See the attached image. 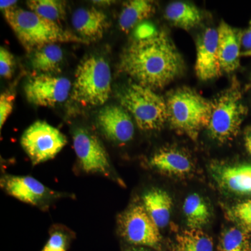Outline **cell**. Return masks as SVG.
<instances>
[{
    "instance_id": "cell-23",
    "label": "cell",
    "mask_w": 251,
    "mask_h": 251,
    "mask_svg": "<svg viewBox=\"0 0 251 251\" xmlns=\"http://www.w3.org/2000/svg\"><path fill=\"white\" fill-rule=\"evenodd\" d=\"M214 242L202 229H188L176 235L173 251H214Z\"/></svg>"
},
{
    "instance_id": "cell-29",
    "label": "cell",
    "mask_w": 251,
    "mask_h": 251,
    "mask_svg": "<svg viewBox=\"0 0 251 251\" xmlns=\"http://www.w3.org/2000/svg\"><path fill=\"white\" fill-rule=\"evenodd\" d=\"M15 95L10 92H5L0 96V128H2L8 117L14 109Z\"/></svg>"
},
{
    "instance_id": "cell-34",
    "label": "cell",
    "mask_w": 251,
    "mask_h": 251,
    "mask_svg": "<svg viewBox=\"0 0 251 251\" xmlns=\"http://www.w3.org/2000/svg\"><path fill=\"white\" fill-rule=\"evenodd\" d=\"M241 57H251V50H245L241 52Z\"/></svg>"
},
{
    "instance_id": "cell-10",
    "label": "cell",
    "mask_w": 251,
    "mask_h": 251,
    "mask_svg": "<svg viewBox=\"0 0 251 251\" xmlns=\"http://www.w3.org/2000/svg\"><path fill=\"white\" fill-rule=\"evenodd\" d=\"M73 140L74 150L84 171L111 176V165L108 153L95 135L80 128L74 133Z\"/></svg>"
},
{
    "instance_id": "cell-14",
    "label": "cell",
    "mask_w": 251,
    "mask_h": 251,
    "mask_svg": "<svg viewBox=\"0 0 251 251\" xmlns=\"http://www.w3.org/2000/svg\"><path fill=\"white\" fill-rule=\"evenodd\" d=\"M211 174L220 187L227 192L239 196L251 195V165L214 164Z\"/></svg>"
},
{
    "instance_id": "cell-17",
    "label": "cell",
    "mask_w": 251,
    "mask_h": 251,
    "mask_svg": "<svg viewBox=\"0 0 251 251\" xmlns=\"http://www.w3.org/2000/svg\"><path fill=\"white\" fill-rule=\"evenodd\" d=\"M72 25L81 36L88 40L101 39L108 27L106 15L96 8L75 10L72 16Z\"/></svg>"
},
{
    "instance_id": "cell-5",
    "label": "cell",
    "mask_w": 251,
    "mask_h": 251,
    "mask_svg": "<svg viewBox=\"0 0 251 251\" xmlns=\"http://www.w3.org/2000/svg\"><path fill=\"white\" fill-rule=\"evenodd\" d=\"M212 103L208 133L211 139L218 143H227L237 136L247 114L239 82L234 80L212 100Z\"/></svg>"
},
{
    "instance_id": "cell-2",
    "label": "cell",
    "mask_w": 251,
    "mask_h": 251,
    "mask_svg": "<svg viewBox=\"0 0 251 251\" xmlns=\"http://www.w3.org/2000/svg\"><path fill=\"white\" fill-rule=\"evenodd\" d=\"M4 16L20 43L27 52H34L44 46L56 43L87 41L63 29L58 23L41 17L29 10L14 6L5 10Z\"/></svg>"
},
{
    "instance_id": "cell-13",
    "label": "cell",
    "mask_w": 251,
    "mask_h": 251,
    "mask_svg": "<svg viewBox=\"0 0 251 251\" xmlns=\"http://www.w3.org/2000/svg\"><path fill=\"white\" fill-rule=\"evenodd\" d=\"M1 186L10 196L31 205H39L53 195L42 183L29 176H5Z\"/></svg>"
},
{
    "instance_id": "cell-7",
    "label": "cell",
    "mask_w": 251,
    "mask_h": 251,
    "mask_svg": "<svg viewBox=\"0 0 251 251\" xmlns=\"http://www.w3.org/2000/svg\"><path fill=\"white\" fill-rule=\"evenodd\" d=\"M21 143L33 166H36L57 156L67 145V139L47 122L37 121L25 130Z\"/></svg>"
},
{
    "instance_id": "cell-16",
    "label": "cell",
    "mask_w": 251,
    "mask_h": 251,
    "mask_svg": "<svg viewBox=\"0 0 251 251\" xmlns=\"http://www.w3.org/2000/svg\"><path fill=\"white\" fill-rule=\"evenodd\" d=\"M153 169L168 176H186L192 172L193 162L184 151L176 148H163L158 150L150 160Z\"/></svg>"
},
{
    "instance_id": "cell-32",
    "label": "cell",
    "mask_w": 251,
    "mask_h": 251,
    "mask_svg": "<svg viewBox=\"0 0 251 251\" xmlns=\"http://www.w3.org/2000/svg\"><path fill=\"white\" fill-rule=\"evenodd\" d=\"M17 1H14V0H6V1H3L1 0L0 1V9L3 10V11L5 10L11 9V8L14 7L15 5L17 4Z\"/></svg>"
},
{
    "instance_id": "cell-21",
    "label": "cell",
    "mask_w": 251,
    "mask_h": 251,
    "mask_svg": "<svg viewBox=\"0 0 251 251\" xmlns=\"http://www.w3.org/2000/svg\"><path fill=\"white\" fill-rule=\"evenodd\" d=\"M63 57L60 46L49 44L34 51L31 58V67L41 74H59L62 69Z\"/></svg>"
},
{
    "instance_id": "cell-28",
    "label": "cell",
    "mask_w": 251,
    "mask_h": 251,
    "mask_svg": "<svg viewBox=\"0 0 251 251\" xmlns=\"http://www.w3.org/2000/svg\"><path fill=\"white\" fill-rule=\"evenodd\" d=\"M14 57L4 47L0 49V75L5 79H11L14 70Z\"/></svg>"
},
{
    "instance_id": "cell-8",
    "label": "cell",
    "mask_w": 251,
    "mask_h": 251,
    "mask_svg": "<svg viewBox=\"0 0 251 251\" xmlns=\"http://www.w3.org/2000/svg\"><path fill=\"white\" fill-rule=\"evenodd\" d=\"M118 228L120 235L127 242L158 249L162 237L160 229L148 215L143 205L130 206L119 216Z\"/></svg>"
},
{
    "instance_id": "cell-33",
    "label": "cell",
    "mask_w": 251,
    "mask_h": 251,
    "mask_svg": "<svg viewBox=\"0 0 251 251\" xmlns=\"http://www.w3.org/2000/svg\"><path fill=\"white\" fill-rule=\"evenodd\" d=\"M92 2L94 3V4L99 5V6H109V5H110L112 4V2H114V1H93Z\"/></svg>"
},
{
    "instance_id": "cell-30",
    "label": "cell",
    "mask_w": 251,
    "mask_h": 251,
    "mask_svg": "<svg viewBox=\"0 0 251 251\" xmlns=\"http://www.w3.org/2000/svg\"><path fill=\"white\" fill-rule=\"evenodd\" d=\"M242 46L246 49V50H251V21L249 23V27L244 33H242Z\"/></svg>"
},
{
    "instance_id": "cell-18",
    "label": "cell",
    "mask_w": 251,
    "mask_h": 251,
    "mask_svg": "<svg viewBox=\"0 0 251 251\" xmlns=\"http://www.w3.org/2000/svg\"><path fill=\"white\" fill-rule=\"evenodd\" d=\"M143 202L144 208L157 227H166L171 220L173 206V199L168 193L153 188L144 194Z\"/></svg>"
},
{
    "instance_id": "cell-35",
    "label": "cell",
    "mask_w": 251,
    "mask_h": 251,
    "mask_svg": "<svg viewBox=\"0 0 251 251\" xmlns=\"http://www.w3.org/2000/svg\"><path fill=\"white\" fill-rule=\"evenodd\" d=\"M135 251H149L148 250H145V249H139V250H136Z\"/></svg>"
},
{
    "instance_id": "cell-19",
    "label": "cell",
    "mask_w": 251,
    "mask_h": 251,
    "mask_svg": "<svg viewBox=\"0 0 251 251\" xmlns=\"http://www.w3.org/2000/svg\"><path fill=\"white\" fill-rule=\"evenodd\" d=\"M165 16L173 25L188 31L203 21L201 10L191 3L175 1L167 6Z\"/></svg>"
},
{
    "instance_id": "cell-20",
    "label": "cell",
    "mask_w": 251,
    "mask_h": 251,
    "mask_svg": "<svg viewBox=\"0 0 251 251\" xmlns=\"http://www.w3.org/2000/svg\"><path fill=\"white\" fill-rule=\"evenodd\" d=\"M155 10L152 1L148 0L126 1L119 18V26L122 31L128 32L138 23L153 16Z\"/></svg>"
},
{
    "instance_id": "cell-26",
    "label": "cell",
    "mask_w": 251,
    "mask_h": 251,
    "mask_svg": "<svg viewBox=\"0 0 251 251\" xmlns=\"http://www.w3.org/2000/svg\"><path fill=\"white\" fill-rule=\"evenodd\" d=\"M227 219L237 225V227L251 232V200L238 202L227 211Z\"/></svg>"
},
{
    "instance_id": "cell-6",
    "label": "cell",
    "mask_w": 251,
    "mask_h": 251,
    "mask_svg": "<svg viewBox=\"0 0 251 251\" xmlns=\"http://www.w3.org/2000/svg\"><path fill=\"white\" fill-rule=\"evenodd\" d=\"M120 100L140 129L145 131L161 130L168 122L166 99L152 89L138 83L130 84L120 94Z\"/></svg>"
},
{
    "instance_id": "cell-25",
    "label": "cell",
    "mask_w": 251,
    "mask_h": 251,
    "mask_svg": "<svg viewBox=\"0 0 251 251\" xmlns=\"http://www.w3.org/2000/svg\"><path fill=\"white\" fill-rule=\"evenodd\" d=\"M29 11L41 17L57 23L65 18L66 2L58 0H29L26 2Z\"/></svg>"
},
{
    "instance_id": "cell-9",
    "label": "cell",
    "mask_w": 251,
    "mask_h": 251,
    "mask_svg": "<svg viewBox=\"0 0 251 251\" xmlns=\"http://www.w3.org/2000/svg\"><path fill=\"white\" fill-rule=\"evenodd\" d=\"M72 90L69 79L52 74H41L31 77L25 86L29 103L37 106L53 107L67 100Z\"/></svg>"
},
{
    "instance_id": "cell-4",
    "label": "cell",
    "mask_w": 251,
    "mask_h": 251,
    "mask_svg": "<svg viewBox=\"0 0 251 251\" xmlns=\"http://www.w3.org/2000/svg\"><path fill=\"white\" fill-rule=\"evenodd\" d=\"M111 82L108 62L103 57L89 56L77 67L71 97L84 106L103 105L111 93Z\"/></svg>"
},
{
    "instance_id": "cell-1",
    "label": "cell",
    "mask_w": 251,
    "mask_h": 251,
    "mask_svg": "<svg viewBox=\"0 0 251 251\" xmlns=\"http://www.w3.org/2000/svg\"><path fill=\"white\" fill-rule=\"evenodd\" d=\"M122 72L152 90L164 88L186 70L184 58L166 31H157L132 43L120 59Z\"/></svg>"
},
{
    "instance_id": "cell-36",
    "label": "cell",
    "mask_w": 251,
    "mask_h": 251,
    "mask_svg": "<svg viewBox=\"0 0 251 251\" xmlns=\"http://www.w3.org/2000/svg\"><path fill=\"white\" fill-rule=\"evenodd\" d=\"M250 87H251V84H250Z\"/></svg>"
},
{
    "instance_id": "cell-31",
    "label": "cell",
    "mask_w": 251,
    "mask_h": 251,
    "mask_svg": "<svg viewBox=\"0 0 251 251\" xmlns=\"http://www.w3.org/2000/svg\"><path fill=\"white\" fill-rule=\"evenodd\" d=\"M244 145L248 152L251 156V128H248L244 135Z\"/></svg>"
},
{
    "instance_id": "cell-11",
    "label": "cell",
    "mask_w": 251,
    "mask_h": 251,
    "mask_svg": "<svg viewBox=\"0 0 251 251\" xmlns=\"http://www.w3.org/2000/svg\"><path fill=\"white\" fill-rule=\"evenodd\" d=\"M218 30L206 28L198 36L196 42V75L201 80L207 81L217 78L222 75L218 56Z\"/></svg>"
},
{
    "instance_id": "cell-22",
    "label": "cell",
    "mask_w": 251,
    "mask_h": 251,
    "mask_svg": "<svg viewBox=\"0 0 251 251\" xmlns=\"http://www.w3.org/2000/svg\"><path fill=\"white\" fill-rule=\"evenodd\" d=\"M183 211L189 229H202L210 221V208L198 193L189 195L185 199Z\"/></svg>"
},
{
    "instance_id": "cell-15",
    "label": "cell",
    "mask_w": 251,
    "mask_h": 251,
    "mask_svg": "<svg viewBox=\"0 0 251 251\" xmlns=\"http://www.w3.org/2000/svg\"><path fill=\"white\" fill-rule=\"evenodd\" d=\"M217 30L220 66L223 72L230 74L240 65L242 33L225 21H221Z\"/></svg>"
},
{
    "instance_id": "cell-24",
    "label": "cell",
    "mask_w": 251,
    "mask_h": 251,
    "mask_svg": "<svg viewBox=\"0 0 251 251\" xmlns=\"http://www.w3.org/2000/svg\"><path fill=\"white\" fill-rule=\"evenodd\" d=\"M218 251H251L250 233L238 227L225 229L219 238Z\"/></svg>"
},
{
    "instance_id": "cell-3",
    "label": "cell",
    "mask_w": 251,
    "mask_h": 251,
    "mask_svg": "<svg viewBox=\"0 0 251 251\" xmlns=\"http://www.w3.org/2000/svg\"><path fill=\"white\" fill-rule=\"evenodd\" d=\"M168 120L173 129L196 140L204 128H207L212 112V100L196 90L179 87L166 95Z\"/></svg>"
},
{
    "instance_id": "cell-27",
    "label": "cell",
    "mask_w": 251,
    "mask_h": 251,
    "mask_svg": "<svg viewBox=\"0 0 251 251\" xmlns=\"http://www.w3.org/2000/svg\"><path fill=\"white\" fill-rule=\"evenodd\" d=\"M69 234L62 230H54L41 251H67L70 244Z\"/></svg>"
},
{
    "instance_id": "cell-12",
    "label": "cell",
    "mask_w": 251,
    "mask_h": 251,
    "mask_svg": "<svg viewBox=\"0 0 251 251\" xmlns=\"http://www.w3.org/2000/svg\"><path fill=\"white\" fill-rule=\"evenodd\" d=\"M99 128L108 139L126 143L133 139L135 126L129 112L122 106L107 105L97 116Z\"/></svg>"
}]
</instances>
